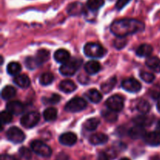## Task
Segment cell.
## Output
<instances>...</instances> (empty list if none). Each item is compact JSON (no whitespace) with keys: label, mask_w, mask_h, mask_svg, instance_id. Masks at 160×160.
I'll list each match as a JSON object with an SVG mask.
<instances>
[{"label":"cell","mask_w":160,"mask_h":160,"mask_svg":"<svg viewBox=\"0 0 160 160\" xmlns=\"http://www.w3.org/2000/svg\"><path fill=\"white\" fill-rule=\"evenodd\" d=\"M144 141L147 145H151V146L160 145V132L153 131V132L147 133L144 137Z\"/></svg>","instance_id":"cell-11"},{"label":"cell","mask_w":160,"mask_h":160,"mask_svg":"<svg viewBox=\"0 0 160 160\" xmlns=\"http://www.w3.org/2000/svg\"><path fill=\"white\" fill-rule=\"evenodd\" d=\"M7 73L12 76H17L19 73L21 71V66L19 62H11L7 65Z\"/></svg>","instance_id":"cell-25"},{"label":"cell","mask_w":160,"mask_h":160,"mask_svg":"<svg viewBox=\"0 0 160 160\" xmlns=\"http://www.w3.org/2000/svg\"><path fill=\"white\" fill-rule=\"evenodd\" d=\"M134 122L135 123V124L138 125V126H148L150 125L152 122V120H151V118L148 117H145V116H139V117L134 118Z\"/></svg>","instance_id":"cell-32"},{"label":"cell","mask_w":160,"mask_h":160,"mask_svg":"<svg viewBox=\"0 0 160 160\" xmlns=\"http://www.w3.org/2000/svg\"><path fill=\"white\" fill-rule=\"evenodd\" d=\"M23 105L18 101H11L6 104V110L13 115H19L23 112Z\"/></svg>","instance_id":"cell-13"},{"label":"cell","mask_w":160,"mask_h":160,"mask_svg":"<svg viewBox=\"0 0 160 160\" xmlns=\"http://www.w3.org/2000/svg\"><path fill=\"white\" fill-rule=\"evenodd\" d=\"M19 153H20V156L26 159H30L32 156V153H31V150L28 149L26 147H21L19 150Z\"/></svg>","instance_id":"cell-40"},{"label":"cell","mask_w":160,"mask_h":160,"mask_svg":"<svg viewBox=\"0 0 160 160\" xmlns=\"http://www.w3.org/2000/svg\"><path fill=\"white\" fill-rule=\"evenodd\" d=\"M6 138L9 142L14 144H19L24 141L25 134L18 128L12 127V128H9L6 132Z\"/></svg>","instance_id":"cell-8"},{"label":"cell","mask_w":160,"mask_h":160,"mask_svg":"<svg viewBox=\"0 0 160 160\" xmlns=\"http://www.w3.org/2000/svg\"><path fill=\"white\" fill-rule=\"evenodd\" d=\"M16 89L10 85L6 86V87L3 88V89L2 90L1 96L3 99L5 100H9L10 98H12L16 95Z\"/></svg>","instance_id":"cell-24"},{"label":"cell","mask_w":160,"mask_h":160,"mask_svg":"<svg viewBox=\"0 0 160 160\" xmlns=\"http://www.w3.org/2000/svg\"><path fill=\"white\" fill-rule=\"evenodd\" d=\"M145 29V23L136 19L124 18L117 20L112 23L110 31L117 37L125 38L130 34L140 32Z\"/></svg>","instance_id":"cell-1"},{"label":"cell","mask_w":160,"mask_h":160,"mask_svg":"<svg viewBox=\"0 0 160 160\" xmlns=\"http://www.w3.org/2000/svg\"><path fill=\"white\" fill-rule=\"evenodd\" d=\"M54 59L56 62L63 64L70 59V52L67 50L62 48L58 49L54 54Z\"/></svg>","instance_id":"cell-18"},{"label":"cell","mask_w":160,"mask_h":160,"mask_svg":"<svg viewBox=\"0 0 160 160\" xmlns=\"http://www.w3.org/2000/svg\"><path fill=\"white\" fill-rule=\"evenodd\" d=\"M1 160H17V159H15L12 156H9V155H2L1 157Z\"/></svg>","instance_id":"cell-44"},{"label":"cell","mask_w":160,"mask_h":160,"mask_svg":"<svg viewBox=\"0 0 160 160\" xmlns=\"http://www.w3.org/2000/svg\"><path fill=\"white\" fill-rule=\"evenodd\" d=\"M105 4L104 0H88L87 7L91 11H97Z\"/></svg>","instance_id":"cell-29"},{"label":"cell","mask_w":160,"mask_h":160,"mask_svg":"<svg viewBox=\"0 0 160 160\" xmlns=\"http://www.w3.org/2000/svg\"><path fill=\"white\" fill-rule=\"evenodd\" d=\"M54 80V76L51 73H44L39 77V82L42 85L46 86L52 84Z\"/></svg>","instance_id":"cell-30"},{"label":"cell","mask_w":160,"mask_h":160,"mask_svg":"<svg viewBox=\"0 0 160 160\" xmlns=\"http://www.w3.org/2000/svg\"><path fill=\"white\" fill-rule=\"evenodd\" d=\"M12 120V114L8 110H4L1 112V123L2 124H7L11 123Z\"/></svg>","instance_id":"cell-35"},{"label":"cell","mask_w":160,"mask_h":160,"mask_svg":"<svg viewBox=\"0 0 160 160\" xmlns=\"http://www.w3.org/2000/svg\"><path fill=\"white\" fill-rule=\"evenodd\" d=\"M50 53L48 50L46 49H40L37 52L35 56V59H37L38 62L39 63V65H42L44 62H45L46 61L48 60L49 59Z\"/></svg>","instance_id":"cell-27"},{"label":"cell","mask_w":160,"mask_h":160,"mask_svg":"<svg viewBox=\"0 0 160 160\" xmlns=\"http://www.w3.org/2000/svg\"><path fill=\"white\" fill-rule=\"evenodd\" d=\"M108 140H109L108 136L102 133H96L91 135V137L89 138V142L93 145H103L106 143Z\"/></svg>","instance_id":"cell-15"},{"label":"cell","mask_w":160,"mask_h":160,"mask_svg":"<svg viewBox=\"0 0 160 160\" xmlns=\"http://www.w3.org/2000/svg\"><path fill=\"white\" fill-rule=\"evenodd\" d=\"M13 82L16 85L21 88H27L31 84L29 78L25 74H19L16 76L13 79Z\"/></svg>","instance_id":"cell-17"},{"label":"cell","mask_w":160,"mask_h":160,"mask_svg":"<svg viewBox=\"0 0 160 160\" xmlns=\"http://www.w3.org/2000/svg\"><path fill=\"white\" fill-rule=\"evenodd\" d=\"M60 95H57V94H52L48 98H43V102H45V104H56L60 101Z\"/></svg>","instance_id":"cell-36"},{"label":"cell","mask_w":160,"mask_h":160,"mask_svg":"<svg viewBox=\"0 0 160 160\" xmlns=\"http://www.w3.org/2000/svg\"><path fill=\"white\" fill-rule=\"evenodd\" d=\"M140 78L146 83H152L155 80V75L146 71H142L140 73Z\"/></svg>","instance_id":"cell-37"},{"label":"cell","mask_w":160,"mask_h":160,"mask_svg":"<svg viewBox=\"0 0 160 160\" xmlns=\"http://www.w3.org/2000/svg\"><path fill=\"white\" fill-rule=\"evenodd\" d=\"M156 129H157V131H159V132H160V120L157 123V126H156Z\"/></svg>","instance_id":"cell-45"},{"label":"cell","mask_w":160,"mask_h":160,"mask_svg":"<svg viewBox=\"0 0 160 160\" xmlns=\"http://www.w3.org/2000/svg\"><path fill=\"white\" fill-rule=\"evenodd\" d=\"M59 89L65 93H71L77 89V86L70 80H64L59 84Z\"/></svg>","instance_id":"cell-20"},{"label":"cell","mask_w":160,"mask_h":160,"mask_svg":"<svg viewBox=\"0 0 160 160\" xmlns=\"http://www.w3.org/2000/svg\"><path fill=\"white\" fill-rule=\"evenodd\" d=\"M131 0H117V3H116V8H117L118 10L123 9L127 4H128Z\"/></svg>","instance_id":"cell-41"},{"label":"cell","mask_w":160,"mask_h":160,"mask_svg":"<svg viewBox=\"0 0 160 160\" xmlns=\"http://www.w3.org/2000/svg\"><path fill=\"white\" fill-rule=\"evenodd\" d=\"M100 123V120L98 118H91L89 120H86L84 123V128L88 131H95L98 127Z\"/></svg>","instance_id":"cell-26"},{"label":"cell","mask_w":160,"mask_h":160,"mask_svg":"<svg viewBox=\"0 0 160 160\" xmlns=\"http://www.w3.org/2000/svg\"><path fill=\"white\" fill-rule=\"evenodd\" d=\"M84 52L87 56L91 58H100L104 56V48L101 45L97 43H88L84 47Z\"/></svg>","instance_id":"cell-3"},{"label":"cell","mask_w":160,"mask_h":160,"mask_svg":"<svg viewBox=\"0 0 160 160\" xmlns=\"http://www.w3.org/2000/svg\"><path fill=\"white\" fill-rule=\"evenodd\" d=\"M149 95L153 99H160V85H155L149 90Z\"/></svg>","instance_id":"cell-38"},{"label":"cell","mask_w":160,"mask_h":160,"mask_svg":"<svg viewBox=\"0 0 160 160\" xmlns=\"http://www.w3.org/2000/svg\"><path fill=\"white\" fill-rule=\"evenodd\" d=\"M67 12L70 16H79L85 12V7L80 2H73L67 6Z\"/></svg>","instance_id":"cell-10"},{"label":"cell","mask_w":160,"mask_h":160,"mask_svg":"<svg viewBox=\"0 0 160 160\" xmlns=\"http://www.w3.org/2000/svg\"><path fill=\"white\" fill-rule=\"evenodd\" d=\"M98 160H109V156L106 153L101 152L98 155Z\"/></svg>","instance_id":"cell-43"},{"label":"cell","mask_w":160,"mask_h":160,"mask_svg":"<svg viewBox=\"0 0 160 160\" xmlns=\"http://www.w3.org/2000/svg\"><path fill=\"white\" fill-rule=\"evenodd\" d=\"M85 96L93 103H98L102 98V95L96 89H90L85 93Z\"/></svg>","instance_id":"cell-22"},{"label":"cell","mask_w":160,"mask_h":160,"mask_svg":"<svg viewBox=\"0 0 160 160\" xmlns=\"http://www.w3.org/2000/svg\"><path fill=\"white\" fill-rule=\"evenodd\" d=\"M24 64L27 68L29 69V70H34L40 66L35 57H27L25 59Z\"/></svg>","instance_id":"cell-34"},{"label":"cell","mask_w":160,"mask_h":160,"mask_svg":"<svg viewBox=\"0 0 160 160\" xmlns=\"http://www.w3.org/2000/svg\"><path fill=\"white\" fill-rule=\"evenodd\" d=\"M146 66L156 73H160V59L156 56H149L146 59Z\"/></svg>","instance_id":"cell-19"},{"label":"cell","mask_w":160,"mask_h":160,"mask_svg":"<svg viewBox=\"0 0 160 160\" xmlns=\"http://www.w3.org/2000/svg\"><path fill=\"white\" fill-rule=\"evenodd\" d=\"M56 160H69V156L65 153H60L58 155Z\"/></svg>","instance_id":"cell-42"},{"label":"cell","mask_w":160,"mask_h":160,"mask_svg":"<svg viewBox=\"0 0 160 160\" xmlns=\"http://www.w3.org/2000/svg\"><path fill=\"white\" fill-rule=\"evenodd\" d=\"M81 64H82V59L78 58H72L61 66L59 68V72L64 76H73L79 70Z\"/></svg>","instance_id":"cell-2"},{"label":"cell","mask_w":160,"mask_h":160,"mask_svg":"<svg viewBox=\"0 0 160 160\" xmlns=\"http://www.w3.org/2000/svg\"><path fill=\"white\" fill-rule=\"evenodd\" d=\"M84 70H85L86 73L88 74L93 75L100 71V70H101V65L97 61H88L85 64V66H84Z\"/></svg>","instance_id":"cell-16"},{"label":"cell","mask_w":160,"mask_h":160,"mask_svg":"<svg viewBox=\"0 0 160 160\" xmlns=\"http://www.w3.org/2000/svg\"><path fill=\"white\" fill-rule=\"evenodd\" d=\"M137 109L142 113H147L150 110V104L148 101L142 99L138 102Z\"/></svg>","instance_id":"cell-33"},{"label":"cell","mask_w":160,"mask_h":160,"mask_svg":"<svg viewBox=\"0 0 160 160\" xmlns=\"http://www.w3.org/2000/svg\"><path fill=\"white\" fill-rule=\"evenodd\" d=\"M127 45V39L125 38L117 37L114 41V46L117 49H121Z\"/></svg>","instance_id":"cell-39"},{"label":"cell","mask_w":160,"mask_h":160,"mask_svg":"<svg viewBox=\"0 0 160 160\" xmlns=\"http://www.w3.org/2000/svg\"><path fill=\"white\" fill-rule=\"evenodd\" d=\"M153 51L152 47L148 44L141 45L136 50V54L140 57H149Z\"/></svg>","instance_id":"cell-21"},{"label":"cell","mask_w":160,"mask_h":160,"mask_svg":"<svg viewBox=\"0 0 160 160\" xmlns=\"http://www.w3.org/2000/svg\"><path fill=\"white\" fill-rule=\"evenodd\" d=\"M116 84H117V78H111L110 79H109L108 81H106V82L102 83L101 84V90L103 93H109L113 89V88L115 87Z\"/></svg>","instance_id":"cell-23"},{"label":"cell","mask_w":160,"mask_h":160,"mask_svg":"<svg viewBox=\"0 0 160 160\" xmlns=\"http://www.w3.org/2000/svg\"><path fill=\"white\" fill-rule=\"evenodd\" d=\"M106 105L110 110L117 112L123 109L124 101H123V98L122 96L118 95H114L108 98Z\"/></svg>","instance_id":"cell-7"},{"label":"cell","mask_w":160,"mask_h":160,"mask_svg":"<svg viewBox=\"0 0 160 160\" xmlns=\"http://www.w3.org/2000/svg\"><path fill=\"white\" fill-rule=\"evenodd\" d=\"M157 109H158V111L160 112V99H159V101H158V102H157Z\"/></svg>","instance_id":"cell-46"},{"label":"cell","mask_w":160,"mask_h":160,"mask_svg":"<svg viewBox=\"0 0 160 160\" xmlns=\"http://www.w3.org/2000/svg\"><path fill=\"white\" fill-rule=\"evenodd\" d=\"M43 117L46 121H53L57 117V110L52 107L48 108L43 112Z\"/></svg>","instance_id":"cell-28"},{"label":"cell","mask_w":160,"mask_h":160,"mask_svg":"<svg viewBox=\"0 0 160 160\" xmlns=\"http://www.w3.org/2000/svg\"><path fill=\"white\" fill-rule=\"evenodd\" d=\"M122 87L127 92L135 93V92H139L141 90L142 84L138 81H137L134 78H130L123 80V82H122Z\"/></svg>","instance_id":"cell-9"},{"label":"cell","mask_w":160,"mask_h":160,"mask_svg":"<svg viewBox=\"0 0 160 160\" xmlns=\"http://www.w3.org/2000/svg\"><path fill=\"white\" fill-rule=\"evenodd\" d=\"M120 160H130V159H128V158H122V159H120Z\"/></svg>","instance_id":"cell-47"},{"label":"cell","mask_w":160,"mask_h":160,"mask_svg":"<svg viewBox=\"0 0 160 160\" xmlns=\"http://www.w3.org/2000/svg\"><path fill=\"white\" fill-rule=\"evenodd\" d=\"M128 134L133 139H139L142 138H144V137L146 134V131H145L144 127L136 125V126L133 127L129 130Z\"/></svg>","instance_id":"cell-14"},{"label":"cell","mask_w":160,"mask_h":160,"mask_svg":"<svg viewBox=\"0 0 160 160\" xmlns=\"http://www.w3.org/2000/svg\"><path fill=\"white\" fill-rule=\"evenodd\" d=\"M31 148L34 152L42 157H49L52 155V149L48 145L38 140L31 142Z\"/></svg>","instance_id":"cell-5"},{"label":"cell","mask_w":160,"mask_h":160,"mask_svg":"<svg viewBox=\"0 0 160 160\" xmlns=\"http://www.w3.org/2000/svg\"><path fill=\"white\" fill-rule=\"evenodd\" d=\"M59 140L62 145H67V146H72V145H75L78 138H77V135L75 134L72 132H67L61 134Z\"/></svg>","instance_id":"cell-12"},{"label":"cell","mask_w":160,"mask_h":160,"mask_svg":"<svg viewBox=\"0 0 160 160\" xmlns=\"http://www.w3.org/2000/svg\"><path fill=\"white\" fill-rule=\"evenodd\" d=\"M88 103L85 99L81 97H75L66 104L65 109L70 112H78L86 109Z\"/></svg>","instance_id":"cell-4"},{"label":"cell","mask_w":160,"mask_h":160,"mask_svg":"<svg viewBox=\"0 0 160 160\" xmlns=\"http://www.w3.org/2000/svg\"><path fill=\"white\" fill-rule=\"evenodd\" d=\"M102 116L104 117V119L106 121L110 122V123L117 121V112L112 110H110V109L109 110H103L102 112Z\"/></svg>","instance_id":"cell-31"},{"label":"cell","mask_w":160,"mask_h":160,"mask_svg":"<svg viewBox=\"0 0 160 160\" xmlns=\"http://www.w3.org/2000/svg\"><path fill=\"white\" fill-rule=\"evenodd\" d=\"M40 120V115L37 112H30L20 119V123L23 128H31L35 127Z\"/></svg>","instance_id":"cell-6"}]
</instances>
